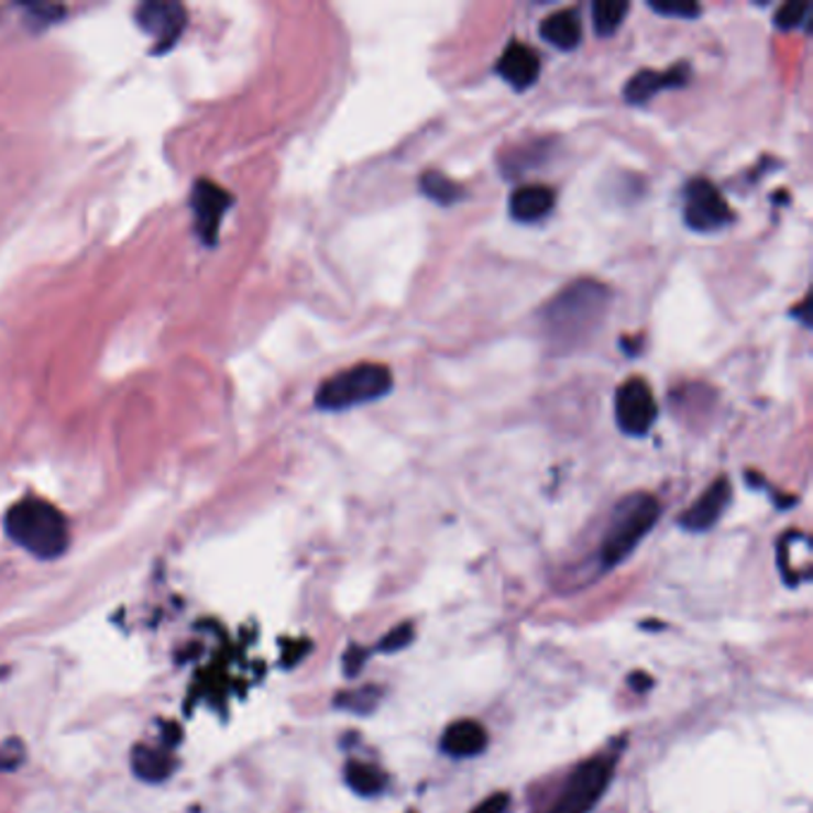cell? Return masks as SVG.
I'll return each instance as SVG.
<instances>
[{
    "mask_svg": "<svg viewBox=\"0 0 813 813\" xmlns=\"http://www.w3.org/2000/svg\"><path fill=\"white\" fill-rule=\"evenodd\" d=\"M611 306V292L606 284L594 279H580L568 284L541 308V327L551 344L570 351L592 339L604 322Z\"/></svg>",
    "mask_w": 813,
    "mask_h": 813,
    "instance_id": "obj_1",
    "label": "cell"
},
{
    "mask_svg": "<svg viewBox=\"0 0 813 813\" xmlns=\"http://www.w3.org/2000/svg\"><path fill=\"white\" fill-rule=\"evenodd\" d=\"M8 537L36 559H58L69 545V527L63 513L46 498L26 496L6 513Z\"/></svg>",
    "mask_w": 813,
    "mask_h": 813,
    "instance_id": "obj_2",
    "label": "cell"
},
{
    "mask_svg": "<svg viewBox=\"0 0 813 813\" xmlns=\"http://www.w3.org/2000/svg\"><path fill=\"white\" fill-rule=\"evenodd\" d=\"M394 387L392 370L382 363H359L327 377L316 394L320 410H349L375 404Z\"/></svg>",
    "mask_w": 813,
    "mask_h": 813,
    "instance_id": "obj_3",
    "label": "cell"
},
{
    "mask_svg": "<svg viewBox=\"0 0 813 813\" xmlns=\"http://www.w3.org/2000/svg\"><path fill=\"white\" fill-rule=\"evenodd\" d=\"M661 516V504L651 494H633L618 504L602 545V565L613 568L630 556Z\"/></svg>",
    "mask_w": 813,
    "mask_h": 813,
    "instance_id": "obj_4",
    "label": "cell"
},
{
    "mask_svg": "<svg viewBox=\"0 0 813 813\" xmlns=\"http://www.w3.org/2000/svg\"><path fill=\"white\" fill-rule=\"evenodd\" d=\"M613 776V763L606 759H592L580 763L568 778L559 802L549 813H590L598 799L604 796Z\"/></svg>",
    "mask_w": 813,
    "mask_h": 813,
    "instance_id": "obj_5",
    "label": "cell"
},
{
    "mask_svg": "<svg viewBox=\"0 0 813 813\" xmlns=\"http://www.w3.org/2000/svg\"><path fill=\"white\" fill-rule=\"evenodd\" d=\"M735 220L716 184L694 177L684 187V224L694 232H718Z\"/></svg>",
    "mask_w": 813,
    "mask_h": 813,
    "instance_id": "obj_6",
    "label": "cell"
},
{
    "mask_svg": "<svg viewBox=\"0 0 813 813\" xmlns=\"http://www.w3.org/2000/svg\"><path fill=\"white\" fill-rule=\"evenodd\" d=\"M659 416L653 392L641 377H630L616 392V422L627 437H645Z\"/></svg>",
    "mask_w": 813,
    "mask_h": 813,
    "instance_id": "obj_7",
    "label": "cell"
},
{
    "mask_svg": "<svg viewBox=\"0 0 813 813\" xmlns=\"http://www.w3.org/2000/svg\"><path fill=\"white\" fill-rule=\"evenodd\" d=\"M234 204V196L222 189L220 184L210 179H198L191 189V210H194V230L206 246L218 244L220 224L227 210Z\"/></svg>",
    "mask_w": 813,
    "mask_h": 813,
    "instance_id": "obj_8",
    "label": "cell"
},
{
    "mask_svg": "<svg viewBox=\"0 0 813 813\" xmlns=\"http://www.w3.org/2000/svg\"><path fill=\"white\" fill-rule=\"evenodd\" d=\"M136 24L144 30L153 41V53H167L177 46L179 36L189 24L187 10L179 3H161V0H151V3L139 6Z\"/></svg>",
    "mask_w": 813,
    "mask_h": 813,
    "instance_id": "obj_9",
    "label": "cell"
},
{
    "mask_svg": "<svg viewBox=\"0 0 813 813\" xmlns=\"http://www.w3.org/2000/svg\"><path fill=\"white\" fill-rule=\"evenodd\" d=\"M690 77H692L690 63H678L673 67L663 69V73H659V69H641V73H637L630 81L625 84L623 98L630 106H641V103L651 101V98L659 91L684 87V84L690 81Z\"/></svg>",
    "mask_w": 813,
    "mask_h": 813,
    "instance_id": "obj_10",
    "label": "cell"
},
{
    "mask_svg": "<svg viewBox=\"0 0 813 813\" xmlns=\"http://www.w3.org/2000/svg\"><path fill=\"white\" fill-rule=\"evenodd\" d=\"M733 484L727 477H718L696 502L682 513L680 525L688 532H706L721 520L725 508L730 506Z\"/></svg>",
    "mask_w": 813,
    "mask_h": 813,
    "instance_id": "obj_11",
    "label": "cell"
},
{
    "mask_svg": "<svg viewBox=\"0 0 813 813\" xmlns=\"http://www.w3.org/2000/svg\"><path fill=\"white\" fill-rule=\"evenodd\" d=\"M496 73L516 91H525L537 81L541 73V61L535 48L520 44V41H513L502 53V58H498Z\"/></svg>",
    "mask_w": 813,
    "mask_h": 813,
    "instance_id": "obj_12",
    "label": "cell"
},
{
    "mask_svg": "<svg viewBox=\"0 0 813 813\" xmlns=\"http://www.w3.org/2000/svg\"><path fill=\"white\" fill-rule=\"evenodd\" d=\"M553 204L556 194L551 187H547V184H527V187L513 191L508 208L510 216L518 222H537L549 216L553 210Z\"/></svg>",
    "mask_w": 813,
    "mask_h": 813,
    "instance_id": "obj_13",
    "label": "cell"
},
{
    "mask_svg": "<svg viewBox=\"0 0 813 813\" xmlns=\"http://www.w3.org/2000/svg\"><path fill=\"white\" fill-rule=\"evenodd\" d=\"M541 39L551 44L553 48L559 51H573L580 46L582 41V20L580 12L573 8H563L556 10L551 15L541 22L539 26Z\"/></svg>",
    "mask_w": 813,
    "mask_h": 813,
    "instance_id": "obj_14",
    "label": "cell"
},
{
    "mask_svg": "<svg viewBox=\"0 0 813 813\" xmlns=\"http://www.w3.org/2000/svg\"><path fill=\"white\" fill-rule=\"evenodd\" d=\"M487 730L475 721H459L449 725L441 737V749L455 759H468V756H477L487 749Z\"/></svg>",
    "mask_w": 813,
    "mask_h": 813,
    "instance_id": "obj_15",
    "label": "cell"
},
{
    "mask_svg": "<svg viewBox=\"0 0 813 813\" xmlns=\"http://www.w3.org/2000/svg\"><path fill=\"white\" fill-rule=\"evenodd\" d=\"M420 189L427 198H432V201L439 206H453L465 198L461 184L453 182L447 175H441L439 169H427V173L420 177Z\"/></svg>",
    "mask_w": 813,
    "mask_h": 813,
    "instance_id": "obj_16",
    "label": "cell"
},
{
    "mask_svg": "<svg viewBox=\"0 0 813 813\" xmlns=\"http://www.w3.org/2000/svg\"><path fill=\"white\" fill-rule=\"evenodd\" d=\"M627 12H630V3H627V0H594L592 3L594 32L598 36H613L620 30Z\"/></svg>",
    "mask_w": 813,
    "mask_h": 813,
    "instance_id": "obj_17",
    "label": "cell"
},
{
    "mask_svg": "<svg viewBox=\"0 0 813 813\" xmlns=\"http://www.w3.org/2000/svg\"><path fill=\"white\" fill-rule=\"evenodd\" d=\"M347 782L349 788L361 794V796H375L380 794L384 788H387V776L382 773L380 768L370 766V763H361V761H351L347 766Z\"/></svg>",
    "mask_w": 813,
    "mask_h": 813,
    "instance_id": "obj_18",
    "label": "cell"
},
{
    "mask_svg": "<svg viewBox=\"0 0 813 813\" xmlns=\"http://www.w3.org/2000/svg\"><path fill=\"white\" fill-rule=\"evenodd\" d=\"M134 770L144 780H163L169 770V761L158 751L139 749L134 751Z\"/></svg>",
    "mask_w": 813,
    "mask_h": 813,
    "instance_id": "obj_19",
    "label": "cell"
},
{
    "mask_svg": "<svg viewBox=\"0 0 813 813\" xmlns=\"http://www.w3.org/2000/svg\"><path fill=\"white\" fill-rule=\"evenodd\" d=\"M809 15H811L809 3H796V0H792V3H784V6L778 8L773 22H776L778 30L790 32V30H794V26L804 24Z\"/></svg>",
    "mask_w": 813,
    "mask_h": 813,
    "instance_id": "obj_20",
    "label": "cell"
},
{
    "mask_svg": "<svg viewBox=\"0 0 813 813\" xmlns=\"http://www.w3.org/2000/svg\"><path fill=\"white\" fill-rule=\"evenodd\" d=\"M649 8L663 18H682V20H692L702 12V8L692 3V0H661V3L659 0H649Z\"/></svg>",
    "mask_w": 813,
    "mask_h": 813,
    "instance_id": "obj_21",
    "label": "cell"
},
{
    "mask_svg": "<svg viewBox=\"0 0 813 813\" xmlns=\"http://www.w3.org/2000/svg\"><path fill=\"white\" fill-rule=\"evenodd\" d=\"M413 637H416V627H413V623H402V625H396L392 633H387V635L382 637V641H380V651H382V653H396V651H402V649H406V647L410 645Z\"/></svg>",
    "mask_w": 813,
    "mask_h": 813,
    "instance_id": "obj_22",
    "label": "cell"
},
{
    "mask_svg": "<svg viewBox=\"0 0 813 813\" xmlns=\"http://www.w3.org/2000/svg\"><path fill=\"white\" fill-rule=\"evenodd\" d=\"M508 804H510V796L506 792H496L484 799V802L477 804L470 813H506Z\"/></svg>",
    "mask_w": 813,
    "mask_h": 813,
    "instance_id": "obj_23",
    "label": "cell"
},
{
    "mask_svg": "<svg viewBox=\"0 0 813 813\" xmlns=\"http://www.w3.org/2000/svg\"><path fill=\"white\" fill-rule=\"evenodd\" d=\"M365 659H367V653H365V649H361V647H351L349 651H347V656H344V673L347 675H359L361 673V668H363V663H365Z\"/></svg>",
    "mask_w": 813,
    "mask_h": 813,
    "instance_id": "obj_24",
    "label": "cell"
},
{
    "mask_svg": "<svg viewBox=\"0 0 813 813\" xmlns=\"http://www.w3.org/2000/svg\"><path fill=\"white\" fill-rule=\"evenodd\" d=\"M630 682H633V688H635L637 692L649 690V688H651V678H649L647 673H635V675L630 678Z\"/></svg>",
    "mask_w": 813,
    "mask_h": 813,
    "instance_id": "obj_25",
    "label": "cell"
},
{
    "mask_svg": "<svg viewBox=\"0 0 813 813\" xmlns=\"http://www.w3.org/2000/svg\"><path fill=\"white\" fill-rule=\"evenodd\" d=\"M408 813H413V811H408Z\"/></svg>",
    "mask_w": 813,
    "mask_h": 813,
    "instance_id": "obj_26",
    "label": "cell"
}]
</instances>
